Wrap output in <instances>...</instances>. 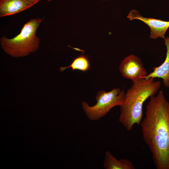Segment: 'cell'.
Returning <instances> with one entry per match:
<instances>
[{
	"label": "cell",
	"mask_w": 169,
	"mask_h": 169,
	"mask_svg": "<svg viewBox=\"0 0 169 169\" xmlns=\"http://www.w3.org/2000/svg\"><path fill=\"white\" fill-rule=\"evenodd\" d=\"M140 125L157 169H169V102L162 90L150 98Z\"/></svg>",
	"instance_id": "obj_1"
},
{
	"label": "cell",
	"mask_w": 169,
	"mask_h": 169,
	"mask_svg": "<svg viewBox=\"0 0 169 169\" xmlns=\"http://www.w3.org/2000/svg\"><path fill=\"white\" fill-rule=\"evenodd\" d=\"M150 77L141 79L134 82L125 93L120 107L119 121L128 131L135 124H140L143 116V105L148 98L155 96L161 83Z\"/></svg>",
	"instance_id": "obj_2"
},
{
	"label": "cell",
	"mask_w": 169,
	"mask_h": 169,
	"mask_svg": "<svg viewBox=\"0 0 169 169\" xmlns=\"http://www.w3.org/2000/svg\"><path fill=\"white\" fill-rule=\"evenodd\" d=\"M43 18H32L23 25L20 33L13 38L2 37V48L8 54L15 58L27 56L38 49L40 39L36 34Z\"/></svg>",
	"instance_id": "obj_3"
},
{
	"label": "cell",
	"mask_w": 169,
	"mask_h": 169,
	"mask_svg": "<svg viewBox=\"0 0 169 169\" xmlns=\"http://www.w3.org/2000/svg\"><path fill=\"white\" fill-rule=\"evenodd\" d=\"M125 93L124 90L119 88L113 89L106 92L99 91L95 96L96 103L90 106L85 101L82 102V108L87 118L92 121L98 120L105 116L116 106H120L124 100Z\"/></svg>",
	"instance_id": "obj_4"
},
{
	"label": "cell",
	"mask_w": 169,
	"mask_h": 169,
	"mask_svg": "<svg viewBox=\"0 0 169 169\" xmlns=\"http://www.w3.org/2000/svg\"><path fill=\"white\" fill-rule=\"evenodd\" d=\"M119 69L122 76L132 83L145 78L148 75L141 59L133 54L127 56L121 61Z\"/></svg>",
	"instance_id": "obj_5"
},
{
	"label": "cell",
	"mask_w": 169,
	"mask_h": 169,
	"mask_svg": "<svg viewBox=\"0 0 169 169\" xmlns=\"http://www.w3.org/2000/svg\"><path fill=\"white\" fill-rule=\"evenodd\" d=\"M127 18L130 21L138 20L143 22L150 28L149 37L156 39L158 38H165L166 33L169 28V21H166L152 18H146L142 16L136 9L130 10Z\"/></svg>",
	"instance_id": "obj_6"
},
{
	"label": "cell",
	"mask_w": 169,
	"mask_h": 169,
	"mask_svg": "<svg viewBox=\"0 0 169 169\" xmlns=\"http://www.w3.org/2000/svg\"><path fill=\"white\" fill-rule=\"evenodd\" d=\"M41 0H0V17L15 14L33 6Z\"/></svg>",
	"instance_id": "obj_7"
},
{
	"label": "cell",
	"mask_w": 169,
	"mask_h": 169,
	"mask_svg": "<svg viewBox=\"0 0 169 169\" xmlns=\"http://www.w3.org/2000/svg\"><path fill=\"white\" fill-rule=\"evenodd\" d=\"M164 40L166 49L165 60L159 66L153 67V71L148 74L145 78H161L164 86L169 88V36Z\"/></svg>",
	"instance_id": "obj_8"
},
{
	"label": "cell",
	"mask_w": 169,
	"mask_h": 169,
	"mask_svg": "<svg viewBox=\"0 0 169 169\" xmlns=\"http://www.w3.org/2000/svg\"><path fill=\"white\" fill-rule=\"evenodd\" d=\"M105 169H134L133 163L126 159H117L108 151L105 153L103 164Z\"/></svg>",
	"instance_id": "obj_9"
},
{
	"label": "cell",
	"mask_w": 169,
	"mask_h": 169,
	"mask_svg": "<svg viewBox=\"0 0 169 169\" xmlns=\"http://www.w3.org/2000/svg\"><path fill=\"white\" fill-rule=\"evenodd\" d=\"M90 67L89 60L86 56L81 54L75 58L69 66L66 67H61L59 70L61 72H63L67 68H71L73 71L79 70L86 72L89 70Z\"/></svg>",
	"instance_id": "obj_10"
},
{
	"label": "cell",
	"mask_w": 169,
	"mask_h": 169,
	"mask_svg": "<svg viewBox=\"0 0 169 169\" xmlns=\"http://www.w3.org/2000/svg\"><path fill=\"white\" fill-rule=\"evenodd\" d=\"M47 0L48 1H49V2H50L52 0Z\"/></svg>",
	"instance_id": "obj_11"
},
{
	"label": "cell",
	"mask_w": 169,
	"mask_h": 169,
	"mask_svg": "<svg viewBox=\"0 0 169 169\" xmlns=\"http://www.w3.org/2000/svg\"><path fill=\"white\" fill-rule=\"evenodd\" d=\"M103 0V1H109V0Z\"/></svg>",
	"instance_id": "obj_12"
}]
</instances>
